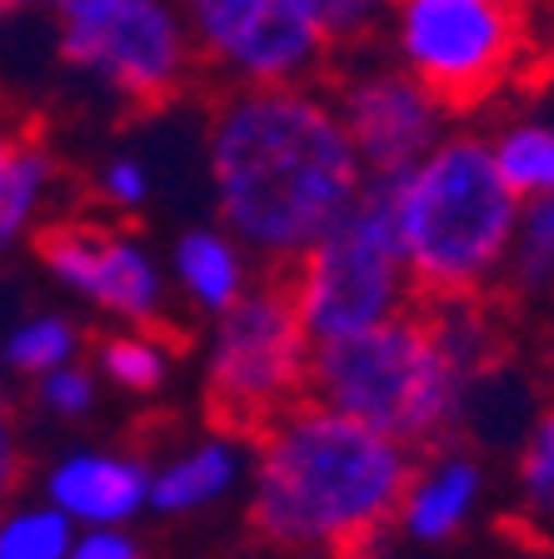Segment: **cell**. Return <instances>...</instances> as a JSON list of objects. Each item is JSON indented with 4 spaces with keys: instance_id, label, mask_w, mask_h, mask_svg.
<instances>
[{
    "instance_id": "obj_30",
    "label": "cell",
    "mask_w": 554,
    "mask_h": 559,
    "mask_svg": "<svg viewBox=\"0 0 554 559\" xmlns=\"http://www.w3.org/2000/svg\"><path fill=\"white\" fill-rule=\"evenodd\" d=\"M15 11H25V0H0V21H11Z\"/></svg>"
},
{
    "instance_id": "obj_18",
    "label": "cell",
    "mask_w": 554,
    "mask_h": 559,
    "mask_svg": "<svg viewBox=\"0 0 554 559\" xmlns=\"http://www.w3.org/2000/svg\"><path fill=\"white\" fill-rule=\"evenodd\" d=\"M490 151L520 200L554 195V120H515L490 140Z\"/></svg>"
},
{
    "instance_id": "obj_28",
    "label": "cell",
    "mask_w": 554,
    "mask_h": 559,
    "mask_svg": "<svg viewBox=\"0 0 554 559\" xmlns=\"http://www.w3.org/2000/svg\"><path fill=\"white\" fill-rule=\"evenodd\" d=\"M15 145H21V135H5V130H0V186H5V175H11Z\"/></svg>"
},
{
    "instance_id": "obj_7",
    "label": "cell",
    "mask_w": 554,
    "mask_h": 559,
    "mask_svg": "<svg viewBox=\"0 0 554 559\" xmlns=\"http://www.w3.org/2000/svg\"><path fill=\"white\" fill-rule=\"evenodd\" d=\"M310 335L295 310L290 280H260L225 314H215L205 355L210 419L225 435H260L275 415L305 400L310 384Z\"/></svg>"
},
{
    "instance_id": "obj_10",
    "label": "cell",
    "mask_w": 554,
    "mask_h": 559,
    "mask_svg": "<svg viewBox=\"0 0 554 559\" xmlns=\"http://www.w3.org/2000/svg\"><path fill=\"white\" fill-rule=\"evenodd\" d=\"M330 100H335L340 120L350 130L359 165L369 180L385 175H404L420 165L439 140L450 135V105L439 100L429 85H420L404 66L390 56H345V66L330 81Z\"/></svg>"
},
{
    "instance_id": "obj_5",
    "label": "cell",
    "mask_w": 554,
    "mask_h": 559,
    "mask_svg": "<svg viewBox=\"0 0 554 559\" xmlns=\"http://www.w3.org/2000/svg\"><path fill=\"white\" fill-rule=\"evenodd\" d=\"M554 35L544 0H390L380 46L450 110L520 85Z\"/></svg>"
},
{
    "instance_id": "obj_15",
    "label": "cell",
    "mask_w": 554,
    "mask_h": 559,
    "mask_svg": "<svg viewBox=\"0 0 554 559\" xmlns=\"http://www.w3.org/2000/svg\"><path fill=\"white\" fill-rule=\"evenodd\" d=\"M240 479V450H235V435H220L205 440L196 450L175 454L165 469L151 475V504L161 514H190L215 504L220 495H231V485Z\"/></svg>"
},
{
    "instance_id": "obj_1",
    "label": "cell",
    "mask_w": 554,
    "mask_h": 559,
    "mask_svg": "<svg viewBox=\"0 0 554 559\" xmlns=\"http://www.w3.org/2000/svg\"><path fill=\"white\" fill-rule=\"evenodd\" d=\"M205 165L220 225L270 265H295L369 180L325 81L225 91L205 126Z\"/></svg>"
},
{
    "instance_id": "obj_24",
    "label": "cell",
    "mask_w": 554,
    "mask_h": 559,
    "mask_svg": "<svg viewBox=\"0 0 554 559\" xmlns=\"http://www.w3.org/2000/svg\"><path fill=\"white\" fill-rule=\"evenodd\" d=\"M101 200L116 215H135L145 200H151V170H145V160L140 155H110V160L101 165Z\"/></svg>"
},
{
    "instance_id": "obj_4",
    "label": "cell",
    "mask_w": 554,
    "mask_h": 559,
    "mask_svg": "<svg viewBox=\"0 0 554 559\" xmlns=\"http://www.w3.org/2000/svg\"><path fill=\"white\" fill-rule=\"evenodd\" d=\"M470 370L429 305L390 314L359 335L315 345L305 395L375 425L400 444H429L455 425Z\"/></svg>"
},
{
    "instance_id": "obj_6",
    "label": "cell",
    "mask_w": 554,
    "mask_h": 559,
    "mask_svg": "<svg viewBox=\"0 0 554 559\" xmlns=\"http://www.w3.org/2000/svg\"><path fill=\"white\" fill-rule=\"evenodd\" d=\"M285 280L310 345L359 335V330L410 310L415 285H410V270H404L390 175L365 180L355 205L290 265Z\"/></svg>"
},
{
    "instance_id": "obj_26",
    "label": "cell",
    "mask_w": 554,
    "mask_h": 559,
    "mask_svg": "<svg viewBox=\"0 0 554 559\" xmlns=\"http://www.w3.org/2000/svg\"><path fill=\"white\" fill-rule=\"evenodd\" d=\"M66 559H140V545L116 524H101V530H85Z\"/></svg>"
},
{
    "instance_id": "obj_19",
    "label": "cell",
    "mask_w": 554,
    "mask_h": 559,
    "mask_svg": "<svg viewBox=\"0 0 554 559\" xmlns=\"http://www.w3.org/2000/svg\"><path fill=\"white\" fill-rule=\"evenodd\" d=\"M75 349H81V330L70 325L66 314H31L5 335L0 360L15 374H50L75 360Z\"/></svg>"
},
{
    "instance_id": "obj_31",
    "label": "cell",
    "mask_w": 554,
    "mask_h": 559,
    "mask_svg": "<svg viewBox=\"0 0 554 559\" xmlns=\"http://www.w3.org/2000/svg\"><path fill=\"white\" fill-rule=\"evenodd\" d=\"M544 15H550V25H554V0H544Z\"/></svg>"
},
{
    "instance_id": "obj_27",
    "label": "cell",
    "mask_w": 554,
    "mask_h": 559,
    "mask_svg": "<svg viewBox=\"0 0 554 559\" xmlns=\"http://www.w3.org/2000/svg\"><path fill=\"white\" fill-rule=\"evenodd\" d=\"M15 479H21V435H15L11 405L0 395V500L15 489Z\"/></svg>"
},
{
    "instance_id": "obj_12",
    "label": "cell",
    "mask_w": 554,
    "mask_h": 559,
    "mask_svg": "<svg viewBox=\"0 0 554 559\" xmlns=\"http://www.w3.org/2000/svg\"><path fill=\"white\" fill-rule=\"evenodd\" d=\"M46 495L75 524H126L151 504V469L130 454H70L50 469Z\"/></svg>"
},
{
    "instance_id": "obj_20",
    "label": "cell",
    "mask_w": 554,
    "mask_h": 559,
    "mask_svg": "<svg viewBox=\"0 0 554 559\" xmlns=\"http://www.w3.org/2000/svg\"><path fill=\"white\" fill-rule=\"evenodd\" d=\"M70 514L56 504H25V510L0 514V559H66L75 545Z\"/></svg>"
},
{
    "instance_id": "obj_17",
    "label": "cell",
    "mask_w": 554,
    "mask_h": 559,
    "mask_svg": "<svg viewBox=\"0 0 554 559\" xmlns=\"http://www.w3.org/2000/svg\"><path fill=\"white\" fill-rule=\"evenodd\" d=\"M290 15L330 50V60L359 56L380 40L390 0H285Z\"/></svg>"
},
{
    "instance_id": "obj_25",
    "label": "cell",
    "mask_w": 554,
    "mask_h": 559,
    "mask_svg": "<svg viewBox=\"0 0 554 559\" xmlns=\"http://www.w3.org/2000/svg\"><path fill=\"white\" fill-rule=\"evenodd\" d=\"M40 405L60 419H75L95 405V380L81 365H60V370L40 374Z\"/></svg>"
},
{
    "instance_id": "obj_13",
    "label": "cell",
    "mask_w": 554,
    "mask_h": 559,
    "mask_svg": "<svg viewBox=\"0 0 554 559\" xmlns=\"http://www.w3.org/2000/svg\"><path fill=\"white\" fill-rule=\"evenodd\" d=\"M175 285L196 310L225 314L245 290H250V250L235 240L225 225H196L175 240Z\"/></svg>"
},
{
    "instance_id": "obj_29",
    "label": "cell",
    "mask_w": 554,
    "mask_h": 559,
    "mask_svg": "<svg viewBox=\"0 0 554 559\" xmlns=\"http://www.w3.org/2000/svg\"><path fill=\"white\" fill-rule=\"evenodd\" d=\"M70 5H81V0H25V11H46L50 21H56L60 11H70Z\"/></svg>"
},
{
    "instance_id": "obj_8",
    "label": "cell",
    "mask_w": 554,
    "mask_h": 559,
    "mask_svg": "<svg viewBox=\"0 0 554 559\" xmlns=\"http://www.w3.org/2000/svg\"><path fill=\"white\" fill-rule=\"evenodd\" d=\"M56 56L126 110H161L200 75L175 0H81L56 15Z\"/></svg>"
},
{
    "instance_id": "obj_14",
    "label": "cell",
    "mask_w": 554,
    "mask_h": 559,
    "mask_svg": "<svg viewBox=\"0 0 554 559\" xmlns=\"http://www.w3.org/2000/svg\"><path fill=\"white\" fill-rule=\"evenodd\" d=\"M480 485H485V475L464 454H445V460L425 465L410 479V489L400 500V530L410 539H425V545L450 539L470 520L474 500H480Z\"/></svg>"
},
{
    "instance_id": "obj_3",
    "label": "cell",
    "mask_w": 554,
    "mask_h": 559,
    "mask_svg": "<svg viewBox=\"0 0 554 559\" xmlns=\"http://www.w3.org/2000/svg\"><path fill=\"white\" fill-rule=\"evenodd\" d=\"M390 186L415 300H480L509 270L524 200L505 186L490 140L450 130Z\"/></svg>"
},
{
    "instance_id": "obj_23",
    "label": "cell",
    "mask_w": 554,
    "mask_h": 559,
    "mask_svg": "<svg viewBox=\"0 0 554 559\" xmlns=\"http://www.w3.org/2000/svg\"><path fill=\"white\" fill-rule=\"evenodd\" d=\"M520 495H524V510L554 530V409L530 430V440H524Z\"/></svg>"
},
{
    "instance_id": "obj_21",
    "label": "cell",
    "mask_w": 554,
    "mask_h": 559,
    "mask_svg": "<svg viewBox=\"0 0 554 559\" xmlns=\"http://www.w3.org/2000/svg\"><path fill=\"white\" fill-rule=\"evenodd\" d=\"M101 370H105V380H116L120 390H155V384L170 374V349H165L151 330L110 335L101 345Z\"/></svg>"
},
{
    "instance_id": "obj_22",
    "label": "cell",
    "mask_w": 554,
    "mask_h": 559,
    "mask_svg": "<svg viewBox=\"0 0 554 559\" xmlns=\"http://www.w3.org/2000/svg\"><path fill=\"white\" fill-rule=\"evenodd\" d=\"M509 275L520 280L524 290H540L554 280V195L524 200L520 235H515V250H509Z\"/></svg>"
},
{
    "instance_id": "obj_16",
    "label": "cell",
    "mask_w": 554,
    "mask_h": 559,
    "mask_svg": "<svg viewBox=\"0 0 554 559\" xmlns=\"http://www.w3.org/2000/svg\"><path fill=\"white\" fill-rule=\"evenodd\" d=\"M50 190H56V155L40 140L21 135L11 175L0 186V255L15 250L25 235H35V225H40V215L50 205Z\"/></svg>"
},
{
    "instance_id": "obj_11",
    "label": "cell",
    "mask_w": 554,
    "mask_h": 559,
    "mask_svg": "<svg viewBox=\"0 0 554 559\" xmlns=\"http://www.w3.org/2000/svg\"><path fill=\"white\" fill-rule=\"evenodd\" d=\"M40 265L70 285L95 310L116 314L135 330H155L165 314V275L155 255L130 230L95 221H56L35 230Z\"/></svg>"
},
{
    "instance_id": "obj_2",
    "label": "cell",
    "mask_w": 554,
    "mask_h": 559,
    "mask_svg": "<svg viewBox=\"0 0 554 559\" xmlns=\"http://www.w3.org/2000/svg\"><path fill=\"white\" fill-rule=\"evenodd\" d=\"M255 460V535L295 559H365L400 520L415 460L410 444L320 400L275 415Z\"/></svg>"
},
{
    "instance_id": "obj_9",
    "label": "cell",
    "mask_w": 554,
    "mask_h": 559,
    "mask_svg": "<svg viewBox=\"0 0 554 559\" xmlns=\"http://www.w3.org/2000/svg\"><path fill=\"white\" fill-rule=\"evenodd\" d=\"M190 25L200 75L235 85L325 81L330 50L290 15L285 0H175Z\"/></svg>"
}]
</instances>
